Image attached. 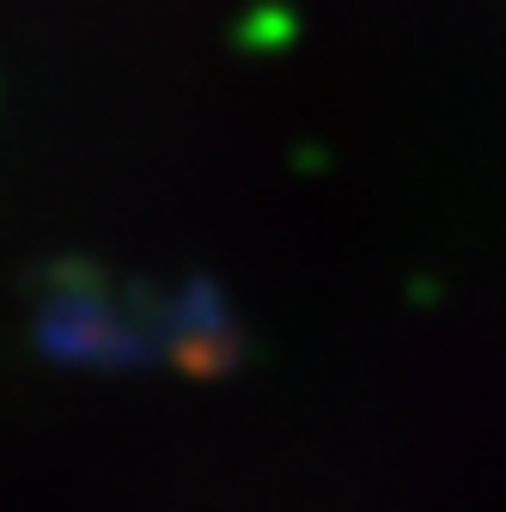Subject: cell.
<instances>
[{"label":"cell","instance_id":"6da1fadb","mask_svg":"<svg viewBox=\"0 0 506 512\" xmlns=\"http://www.w3.org/2000/svg\"><path fill=\"white\" fill-rule=\"evenodd\" d=\"M43 305L31 348L55 366H86V372H141L165 348V305L141 287H110V275L92 256H61L43 269Z\"/></svg>","mask_w":506,"mask_h":512},{"label":"cell","instance_id":"7a4b0ae2","mask_svg":"<svg viewBox=\"0 0 506 512\" xmlns=\"http://www.w3.org/2000/svg\"><path fill=\"white\" fill-rule=\"evenodd\" d=\"M244 43H250V49H275V43H287V19H281V13L244 19Z\"/></svg>","mask_w":506,"mask_h":512}]
</instances>
